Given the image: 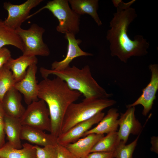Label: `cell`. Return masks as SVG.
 Masks as SVG:
<instances>
[{
	"instance_id": "cell-18",
	"label": "cell",
	"mask_w": 158,
	"mask_h": 158,
	"mask_svg": "<svg viewBox=\"0 0 158 158\" xmlns=\"http://www.w3.org/2000/svg\"><path fill=\"white\" fill-rule=\"evenodd\" d=\"M38 59L36 56H28L23 55L13 59L11 58L4 65L12 72L16 83L22 80L26 73V69L30 66L37 64Z\"/></svg>"
},
{
	"instance_id": "cell-31",
	"label": "cell",
	"mask_w": 158,
	"mask_h": 158,
	"mask_svg": "<svg viewBox=\"0 0 158 158\" xmlns=\"http://www.w3.org/2000/svg\"><path fill=\"white\" fill-rule=\"evenodd\" d=\"M152 146L150 150L157 154L158 153V138L157 136H152L151 138Z\"/></svg>"
},
{
	"instance_id": "cell-4",
	"label": "cell",
	"mask_w": 158,
	"mask_h": 158,
	"mask_svg": "<svg viewBox=\"0 0 158 158\" xmlns=\"http://www.w3.org/2000/svg\"><path fill=\"white\" fill-rule=\"evenodd\" d=\"M116 102L115 100L109 98L84 99L80 102L72 103L68 108L64 115L61 134L67 132L78 123L91 118Z\"/></svg>"
},
{
	"instance_id": "cell-26",
	"label": "cell",
	"mask_w": 158,
	"mask_h": 158,
	"mask_svg": "<svg viewBox=\"0 0 158 158\" xmlns=\"http://www.w3.org/2000/svg\"><path fill=\"white\" fill-rule=\"evenodd\" d=\"M57 144L41 147L35 145L37 158H57Z\"/></svg>"
},
{
	"instance_id": "cell-6",
	"label": "cell",
	"mask_w": 158,
	"mask_h": 158,
	"mask_svg": "<svg viewBox=\"0 0 158 158\" xmlns=\"http://www.w3.org/2000/svg\"><path fill=\"white\" fill-rule=\"evenodd\" d=\"M15 30L23 43V55L44 56L49 55V49L43 39L42 36L45 31L43 27L33 23L28 29L20 27Z\"/></svg>"
},
{
	"instance_id": "cell-24",
	"label": "cell",
	"mask_w": 158,
	"mask_h": 158,
	"mask_svg": "<svg viewBox=\"0 0 158 158\" xmlns=\"http://www.w3.org/2000/svg\"><path fill=\"white\" fill-rule=\"evenodd\" d=\"M16 83L12 71L4 65L0 68V101Z\"/></svg>"
},
{
	"instance_id": "cell-3",
	"label": "cell",
	"mask_w": 158,
	"mask_h": 158,
	"mask_svg": "<svg viewBox=\"0 0 158 158\" xmlns=\"http://www.w3.org/2000/svg\"><path fill=\"white\" fill-rule=\"evenodd\" d=\"M40 71L44 78H48L50 75L60 78L66 83L70 89L80 92L86 99H107L112 95L107 93L94 78L88 65L81 69L74 66H69L61 71L42 67Z\"/></svg>"
},
{
	"instance_id": "cell-8",
	"label": "cell",
	"mask_w": 158,
	"mask_h": 158,
	"mask_svg": "<svg viewBox=\"0 0 158 158\" xmlns=\"http://www.w3.org/2000/svg\"><path fill=\"white\" fill-rule=\"evenodd\" d=\"M43 0H28L19 5H15L9 2H5L3 7L8 13L7 18L4 21L5 24L16 30L21 27L22 24L29 16L30 11L39 5Z\"/></svg>"
},
{
	"instance_id": "cell-20",
	"label": "cell",
	"mask_w": 158,
	"mask_h": 158,
	"mask_svg": "<svg viewBox=\"0 0 158 158\" xmlns=\"http://www.w3.org/2000/svg\"><path fill=\"white\" fill-rule=\"evenodd\" d=\"M5 131L8 143L13 147L20 149L22 147L20 133L22 126L20 119L5 115Z\"/></svg>"
},
{
	"instance_id": "cell-27",
	"label": "cell",
	"mask_w": 158,
	"mask_h": 158,
	"mask_svg": "<svg viewBox=\"0 0 158 158\" xmlns=\"http://www.w3.org/2000/svg\"><path fill=\"white\" fill-rule=\"evenodd\" d=\"M5 114L0 101V148L5 143L4 116Z\"/></svg>"
},
{
	"instance_id": "cell-19",
	"label": "cell",
	"mask_w": 158,
	"mask_h": 158,
	"mask_svg": "<svg viewBox=\"0 0 158 158\" xmlns=\"http://www.w3.org/2000/svg\"><path fill=\"white\" fill-rule=\"evenodd\" d=\"M71 9L80 16L85 14L90 15L98 26L102 23L97 13L99 7L98 0H69Z\"/></svg>"
},
{
	"instance_id": "cell-25",
	"label": "cell",
	"mask_w": 158,
	"mask_h": 158,
	"mask_svg": "<svg viewBox=\"0 0 158 158\" xmlns=\"http://www.w3.org/2000/svg\"><path fill=\"white\" fill-rule=\"evenodd\" d=\"M140 134H138L136 138L129 144L126 145L121 141L118 142L113 152V158H133Z\"/></svg>"
},
{
	"instance_id": "cell-29",
	"label": "cell",
	"mask_w": 158,
	"mask_h": 158,
	"mask_svg": "<svg viewBox=\"0 0 158 158\" xmlns=\"http://www.w3.org/2000/svg\"><path fill=\"white\" fill-rule=\"evenodd\" d=\"M10 50L6 47L0 48V68L4 65L11 58Z\"/></svg>"
},
{
	"instance_id": "cell-11",
	"label": "cell",
	"mask_w": 158,
	"mask_h": 158,
	"mask_svg": "<svg viewBox=\"0 0 158 158\" xmlns=\"http://www.w3.org/2000/svg\"><path fill=\"white\" fill-rule=\"evenodd\" d=\"M37 70V64L29 66L24 78L16 83L13 87L23 95L24 101L28 105L38 100V84L36 77Z\"/></svg>"
},
{
	"instance_id": "cell-30",
	"label": "cell",
	"mask_w": 158,
	"mask_h": 158,
	"mask_svg": "<svg viewBox=\"0 0 158 158\" xmlns=\"http://www.w3.org/2000/svg\"><path fill=\"white\" fill-rule=\"evenodd\" d=\"M113 152H92L90 153L85 158H113Z\"/></svg>"
},
{
	"instance_id": "cell-22",
	"label": "cell",
	"mask_w": 158,
	"mask_h": 158,
	"mask_svg": "<svg viewBox=\"0 0 158 158\" xmlns=\"http://www.w3.org/2000/svg\"><path fill=\"white\" fill-rule=\"evenodd\" d=\"M6 45L13 46L22 52L23 46L22 40L16 30L9 28L0 20V48Z\"/></svg>"
},
{
	"instance_id": "cell-2",
	"label": "cell",
	"mask_w": 158,
	"mask_h": 158,
	"mask_svg": "<svg viewBox=\"0 0 158 158\" xmlns=\"http://www.w3.org/2000/svg\"><path fill=\"white\" fill-rule=\"evenodd\" d=\"M82 94L71 90L66 83L56 77L44 78L38 84V97L44 100L48 108L52 135L57 138L61 134L63 118L69 106Z\"/></svg>"
},
{
	"instance_id": "cell-5",
	"label": "cell",
	"mask_w": 158,
	"mask_h": 158,
	"mask_svg": "<svg viewBox=\"0 0 158 158\" xmlns=\"http://www.w3.org/2000/svg\"><path fill=\"white\" fill-rule=\"evenodd\" d=\"M44 9L50 11L59 22L57 31L65 34L70 33L75 35L79 31L80 16L75 13L69 5L67 0H53L35 13L29 15L28 19Z\"/></svg>"
},
{
	"instance_id": "cell-1",
	"label": "cell",
	"mask_w": 158,
	"mask_h": 158,
	"mask_svg": "<svg viewBox=\"0 0 158 158\" xmlns=\"http://www.w3.org/2000/svg\"><path fill=\"white\" fill-rule=\"evenodd\" d=\"M116 11L110 22V29L107 33L111 54L126 63L131 57L141 56L148 53L150 44L142 36L137 35L131 40L128 35V27L137 16L135 8L131 6L135 1L132 0L124 2L121 0H113Z\"/></svg>"
},
{
	"instance_id": "cell-7",
	"label": "cell",
	"mask_w": 158,
	"mask_h": 158,
	"mask_svg": "<svg viewBox=\"0 0 158 158\" xmlns=\"http://www.w3.org/2000/svg\"><path fill=\"white\" fill-rule=\"evenodd\" d=\"M20 120L22 126L50 132L51 122L49 111L46 104L43 100L33 102L28 105Z\"/></svg>"
},
{
	"instance_id": "cell-28",
	"label": "cell",
	"mask_w": 158,
	"mask_h": 158,
	"mask_svg": "<svg viewBox=\"0 0 158 158\" xmlns=\"http://www.w3.org/2000/svg\"><path fill=\"white\" fill-rule=\"evenodd\" d=\"M57 158H76L64 146L57 143Z\"/></svg>"
},
{
	"instance_id": "cell-15",
	"label": "cell",
	"mask_w": 158,
	"mask_h": 158,
	"mask_svg": "<svg viewBox=\"0 0 158 158\" xmlns=\"http://www.w3.org/2000/svg\"><path fill=\"white\" fill-rule=\"evenodd\" d=\"M104 136V134H89L64 146L76 158H85L95 144Z\"/></svg>"
},
{
	"instance_id": "cell-10",
	"label": "cell",
	"mask_w": 158,
	"mask_h": 158,
	"mask_svg": "<svg viewBox=\"0 0 158 158\" xmlns=\"http://www.w3.org/2000/svg\"><path fill=\"white\" fill-rule=\"evenodd\" d=\"M123 113H121L118 119L119 128L117 131L118 141L126 144L130 134L138 135L141 133L142 127L135 116V107H127Z\"/></svg>"
},
{
	"instance_id": "cell-12",
	"label": "cell",
	"mask_w": 158,
	"mask_h": 158,
	"mask_svg": "<svg viewBox=\"0 0 158 158\" xmlns=\"http://www.w3.org/2000/svg\"><path fill=\"white\" fill-rule=\"evenodd\" d=\"M104 115V113L101 111L89 119L78 123L67 132L60 134L57 138V143L65 146L77 141L93 125L98 124Z\"/></svg>"
},
{
	"instance_id": "cell-23",
	"label": "cell",
	"mask_w": 158,
	"mask_h": 158,
	"mask_svg": "<svg viewBox=\"0 0 158 158\" xmlns=\"http://www.w3.org/2000/svg\"><path fill=\"white\" fill-rule=\"evenodd\" d=\"M118 142L117 131L111 132L97 142L92 148L90 153L113 152Z\"/></svg>"
},
{
	"instance_id": "cell-13",
	"label": "cell",
	"mask_w": 158,
	"mask_h": 158,
	"mask_svg": "<svg viewBox=\"0 0 158 158\" xmlns=\"http://www.w3.org/2000/svg\"><path fill=\"white\" fill-rule=\"evenodd\" d=\"M65 38L68 41L67 52L65 58L60 61H55L51 65V69L61 71L69 66L70 63L74 59L81 56H91L93 54L82 50L79 46L82 41L76 39L75 35L70 33L65 34Z\"/></svg>"
},
{
	"instance_id": "cell-16",
	"label": "cell",
	"mask_w": 158,
	"mask_h": 158,
	"mask_svg": "<svg viewBox=\"0 0 158 158\" xmlns=\"http://www.w3.org/2000/svg\"><path fill=\"white\" fill-rule=\"evenodd\" d=\"M20 138L42 147L57 144V138L51 133L47 134L43 130L26 126L22 127Z\"/></svg>"
},
{
	"instance_id": "cell-17",
	"label": "cell",
	"mask_w": 158,
	"mask_h": 158,
	"mask_svg": "<svg viewBox=\"0 0 158 158\" xmlns=\"http://www.w3.org/2000/svg\"><path fill=\"white\" fill-rule=\"evenodd\" d=\"M119 116V113L117 109L111 108L97 125L87 131L83 137L92 133L104 134L112 132L117 131L118 126Z\"/></svg>"
},
{
	"instance_id": "cell-9",
	"label": "cell",
	"mask_w": 158,
	"mask_h": 158,
	"mask_svg": "<svg viewBox=\"0 0 158 158\" xmlns=\"http://www.w3.org/2000/svg\"><path fill=\"white\" fill-rule=\"evenodd\" d=\"M149 68L151 73L150 82L143 89L140 96L134 102L126 106L127 108L141 105L143 107L142 114L144 116H146L152 109L158 89V65L151 64Z\"/></svg>"
},
{
	"instance_id": "cell-14",
	"label": "cell",
	"mask_w": 158,
	"mask_h": 158,
	"mask_svg": "<svg viewBox=\"0 0 158 158\" xmlns=\"http://www.w3.org/2000/svg\"><path fill=\"white\" fill-rule=\"evenodd\" d=\"M22 97L20 92L14 87L4 95L1 102L5 115L20 119L25 109L21 103Z\"/></svg>"
},
{
	"instance_id": "cell-21",
	"label": "cell",
	"mask_w": 158,
	"mask_h": 158,
	"mask_svg": "<svg viewBox=\"0 0 158 158\" xmlns=\"http://www.w3.org/2000/svg\"><path fill=\"white\" fill-rule=\"evenodd\" d=\"M0 158H37L34 145L28 143L22 144L20 149L13 147L7 142L0 148Z\"/></svg>"
}]
</instances>
